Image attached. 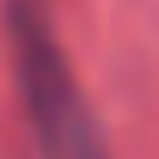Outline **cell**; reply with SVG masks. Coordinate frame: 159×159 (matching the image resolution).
Returning a JSON list of instances; mask_svg holds the SVG:
<instances>
[{
    "label": "cell",
    "instance_id": "cell-1",
    "mask_svg": "<svg viewBox=\"0 0 159 159\" xmlns=\"http://www.w3.org/2000/svg\"><path fill=\"white\" fill-rule=\"evenodd\" d=\"M5 35H10L15 84L40 159H109L94 109L50 25V10L40 0H5Z\"/></svg>",
    "mask_w": 159,
    "mask_h": 159
}]
</instances>
